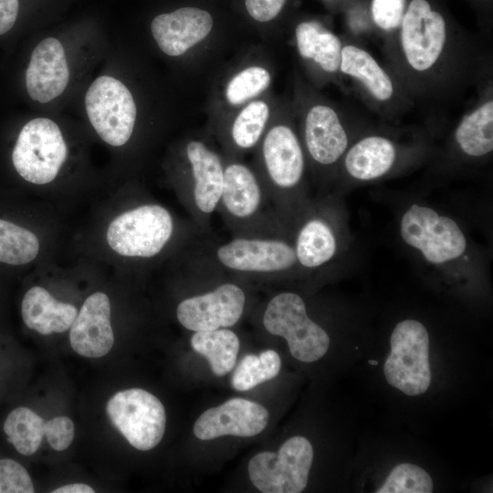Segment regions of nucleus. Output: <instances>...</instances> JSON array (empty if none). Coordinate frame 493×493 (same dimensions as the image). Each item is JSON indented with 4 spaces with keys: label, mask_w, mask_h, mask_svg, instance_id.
<instances>
[{
    "label": "nucleus",
    "mask_w": 493,
    "mask_h": 493,
    "mask_svg": "<svg viewBox=\"0 0 493 493\" xmlns=\"http://www.w3.org/2000/svg\"><path fill=\"white\" fill-rule=\"evenodd\" d=\"M253 152V168L284 225L292 213L293 194L299 190L305 174L303 145L292 124L275 114Z\"/></svg>",
    "instance_id": "1"
},
{
    "label": "nucleus",
    "mask_w": 493,
    "mask_h": 493,
    "mask_svg": "<svg viewBox=\"0 0 493 493\" xmlns=\"http://www.w3.org/2000/svg\"><path fill=\"white\" fill-rule=\"evenodd\" d=\"M224 154L225 169L217 212L233 236H286L253 166Z\"/></svg>",
    "instance_id": "2"
},
{
    "label": "nucleus",
    "mask_w": 493,
    "mask_h": 493,
    "mask_svg": "<svg viewBox=\"0 0 493 493\" xmlns=\"http://www.w3.org/2000/svg\"><path fill=\"white\" fill-rule=\"evenodd\" d=\"M173 175V187L193 225L209 233L224 182L225 158L206 139H186L178 149Z\"/></svg>",
    "instance_id": "3"
},
{
    "label": "nucleus",
    "mask_w": 493,
    "mask_h": 493,
    "mask_svg": "<svg viewBox=\"0 0 493 493\" xmlns=\"http://www.w3.org/2000/svg\"><path fill=\"white\" fill-rule=\"evenodd\" d=\"M188 235L168 208L158 203H142L110 222L106 241L122 257L147 261L164 254L178 236Z\"/></svg>",
    "instance_id": "4"
},
{
    "label": "nucleus",
    "mask_w": 493,
    "mask_h": 493,
    "mask_svg": "<svg viewBox=\"0 0 493 493\" xmlns=\"http://www.w3.org/2000/svg\"><path fill=\"white\" fill-rule=\"evenodd\" d=\"M194 258L221 271L260 278L281 276L299 267L293 244L286 236H233L224 243L208 244L194 252Z\"/></svg>",
    "instance_id": "5"
},
{
    "label": "nucleus",
    "mask_w": 493,
    "mask_h": 493,
    "mask_svg": "<svg viewBox=\"0 0 493 493\" xmlns=\"http://www.w3.org/2000/svg\"><path fill=\"white\" fill-rule=\"evenodd\" d=\"M262 321L267 331L287 341L291 355L300 362H316L329 349L328 333L309 317L303 299L295 292L274 296Z\"/></svg>",
    "instance_id": "6"
},
{
    "label": "nucleus",
    "mask_w": 493,
    "mask_h": 493,
    "mask_svg": "<svg viewBox=\"0 0 493 493\" xmlns=\"http://www.w3.org/2000/svg\"><path fill=\"white\" fill-rule=\"evenodd\" d=\"M391 351L383 373L387 383L407 395L425 393L431 383L429 334L418 320L397 323L390 338Z\"/></svg>",
    "instance_id": "7"
},
{
    "label": "nucleus",
    "mask_w": 493,
    "mask_h": 493,
    "mask_svg": "<svg viewBox=\"0 0 493 493\" xmlns=\"http://www.w3.org/2000/svg\"><path fill=\"white\" fill-rule=\"evenodd\" d=\"M67 156L68 146L58 125L47 118H36L20 131L12 163L25 181L45 185L57 178Z\"/></svg>",
    "instance_id": "8"
},
{
    "label": "nucleus",
    "mask_w": 493,
    "mask_h": 493,
    "mask_svg": "<svg viewBox=\"0 0 493 493\" xmlns=\"http://www.w3.org/2000/svg\"><path fill=\"white\" fill-rule=\"evenodd\" d=\"M222 13L212 0H194L154 16L150 29L163 53L181 57L205 44L217 32Z\"/></svg>",
    "instance_id": "9"
},
{
    "label": "nucleus",
    "mask_w": 493,
    "mask_h": 493,
    "mask_svg": "<svg viewBox=\"0 0 493 493\" xmlns=\"http://www.w3.org/2000/svg\"><path fill=\"white\" fill-rule=\"evenodd\" d=\"M88 118L100 138L121 147L132 136L137 107L130 89L110 76L97 78L85 95Z\"/></svg>",
    "instance_id": "10"
},
{
    "label": "nucleus",
    "mask_w": 493,
    "mask_h": 493,
    "mask_svg": "<svg viewBox=\"0 0 493 493\" xmlns=\"http://www.w3.org/2000/svg\"><path fill=\"white\" fill-rule=\"evenodd\" d=\"M400 234L408 246L434 265L457 259L467 246L466 236L455 220L417 204L403 215Z\"/></svg>",
    "instance_id": "11"
},
{
    "label": "nucleus",
    "mask_w": 493,
    "mask_h": 493,
    "mask_svg": "<svg viewBox=\"0 0 493 493\" xmlns=\"http://www.w3.org/2000/svg\"><path fill=\"white\" fill-rule=\"evenodd\" d=\"M313 448L303 436L288 439L274 452H261L248 464L253 485L263 493H299L307 487Z\"/></svg>",
    "instance_id": "12"
},
{
    "label": "nucleus",
    "mask_w": 493,
    "mask_h": 493,
    "mask_svg": "<svg viewBox=\"0 0 493 493\" xmlns=\"http://www.w3.org/2000/svg\"><path fill=\"white\" fill-rule=\"evenodd\" d=\"M106 413L116 429L138 450L154 448L164 435V406L146 390L131 388L116 393L109 399Z\"/></svg>",
    "instance_id": "13"
},
{
    "label": "nucleus",
    "mask_w": 493,
    "mask_h": 493,
    "mask_svg": "<svg viewBox=\"0 0 493 493\" xmlns=\"http://www.w3.org/2000/svg\"><path fill=\"white\" fill-rule=\"evenodd\" d=\"M246 302V292L238 284L224 281L181 300L176 317L182 326L194 332L230 328L240 320Z\"/></svg>",
    "instance_id": "14"
},
{
    "label": "nucleus",
    "mask_w": 493,
    "mask_h": 493,
    "mask_svg": "<svg viewBox=\"0 0 493 493\" xmlns=\"http://www.w3.org/2000/svg\"><path fill=\"white\" fill-rule=\"evenodd\" d=\"M400 26L401 46L407 63L416 71L431 68L445 47L444 17L426 0H412Z\"/></svg>",
    "instance_id": "15"
},
{
    "label": "nucleus",
    "mask_w": 493,
    "mask_h": 493,
    "mask_svg": "<svg viewBox=\"0 0 493 493\" xmlns=\"http://www.w3.org/2000/svg\"><path fill=\"white\" fill-rule=\"evenodd\" d=\"M268 418L263 405L244 398H232L205 411L194 425V434L201 440L227 435L254 436L266 428Z\"/></svg>",
    "instance_id": "16"
},
{
    "label": "nucleus",
    "mask_w": 493,
    "mask_h": 493,
    "mask_svg": "<svg viewBox=\"0 0 493 493\" xmlns=\"http://www.w3.org/2000/svg\"><path fill=\"white\" fill-rule=\"evenodd\" d=\"M276 114L268 94L255 99L221 120L216 136L225 154L238 157L254 151Z\"/></svg>",
    "instance_id": "17"
},
{
    "label": "nucleus",
    "mask_w": 493,
    "mask_h": 493,
    "mask_svg": "<svg viewBox=\"0 0 493 493\" xmlns=\"http://www.w3.org/2000/svg\"><path fill=\"white\" fill-rule=\"evenodd\" d=\"M303 148L319 166H330L346 152L349 140L337 111L321 102L311 104L302 122Z\"/></svg>",
    "instance_id": "18"
},
{
    "label": "nucleus",
    "mask_w": 493,
    "mask_h": 493,
    "mask_svg": "<svg viewBox=\"0 0 493 493\" xmlns=\"http://www.w3.org/2000/svg\"><path fill=\"white\" fill-rule=\"evenodd\" d=\"M110 300L97 291L83 302L69 329V342L78 354L87 358L105 356L114 344Z\"/></svg>",
    "instance_id": "19"
},
{
    "label": "nucleus",
    "mask_w": 493,
    "mask_h": 493,
    "mask_svg": "<svg viewBox=\"0 0 493 493\" xmlns=\"http://www.w3.org/2000/svg\"><path fill=\"white\" fill-rule=\"evenodd\" d=\"M69 69L62 44L47 37L34 48L26 71V87L29 97L47 103L58 97L68 86Z\"/></svg>",
    "instance_id": "20"
},
{
    "label": "nucleus",
    "mask_w": 493,
    "mask_h": 493,
    "mask_svg": "<svg viewBox=\"0 0 493 493\" xmlns=\"http://www.w3.org/2000/svg\"><path fill=\"white\" fill-rule=\"evenodd\" d=\"M273 76L267 64L250 60L243 63L224 79L217 104L221 120L247 102L267 94Z\"/></svg>",
    "instance_id": "21"
},
{
    "label": "nucleus",
    "mask_w": 493,
    "mask_h": 493,
    "mask_svg": "<svg viewBox=\"0 0 493 493\" xmlns=\"http://www.w3.org/2000/svg\"><path fill=\"white\" fill-rule=\"evenodd\" d=\"M78 311L73 304L58 300L41 286L30 288L21 304L24 323L41 335L68 330Z\"/></svg>",
    "instance_id": "22"
},
{
    "label": "nucleus",
    "mask_w": 493,
    "mask_h": 493,
    "mask_svg": "<svg viewBox=\"0 0 493 493\" xmlns=\"http://www.w3.org/2000/svg\"><path fill=\"white\" fill-rule=\"evenodd\" d=\"M299 267L320 268L336 255L335 231L327 218L320 214L306 216L297 228L292 242Z\"/></svg>",
    "instance_id": "23"
},
{
    "label": "nucleus",
    "mask_w": 493,
    "mask_h": 493,
    "mask_svg": "<svg viewBox=\"0 0 493 493\" xmlns=\"http://www.w3.org/2000/svg\"><path fill=\"white\" fill-rule=\"evenodd\" d=\"M396 159L392 141L371 135L361 139L346 152L344 167L348 174L360 181L375 180L386 174Z\"/></svg>",
    "instance_id": "24"
},
{
    "label": "nucleus",
    "mask_w": 493,
    "mask_h": 493,
    "mask_svg": "<svg viewBox=\"0 0 493 493\" xmlns=\"http://www.w3.org/2000/svg\"><path fill=\"white\" fill-rule=\"evenodd\" d=\"M295 42L299 56L328 74L339 71L341 42L317 20L299 22L295 28Z\"/></svg>",
    "instance_id": "25"
},
{
    "label": "nucleus",
    "mask_w": 493,
    "mask_h": 493,
    "mask_svg": "<svg viewBox=\"0 0 493 493\" xmlns=\"http://www.w3.org/2000/svg\"><path fill=\"white\" fill-rule=\"evenodd\" d=\"M339 70L359 80L377 100L386 101L393 95L389 75L370 53L359 47H342Z\"/></svg>",
    "instance_id": "26"
},
{
    "label": "nucleus",
    "mask_w": 493,
    "mask_h": 493,
    "mask_svg": "<svg viewBox=\"0 0 493 493\" xmlns=\"http://www.w3.org/2000/svg\"><path fill=\"white\" fill-rule=\"evenodd\" d=\"M460 150L470 157H482L493 150V100H487L466 115L455 131Z\"/></svg>",
    "instance_id": "27"
},
{
    "label": "nucleus",
    "mask_w": 493,
    "mask_h": 493,
    "mask_svg": "<svg viewBox=\"0 0 493 493\" xmlns=\"http://www.w3.org/2000/svg\"><path fill=\"white\" fill-rule=\"evenodd\" d=\"M194 351L207 359L212 372L224 376L235 366L240 342L237 335L227 328L196 331L191 338Z\"/></svg>",
    "instance_id": "28"
},
{
    "label": "nucleus",
    "mask_w": 493,
    "mask_h": 493,
    "mask_svg": "<svg viewBox=\"0 0 493 493\" xmlns=\"http://www.w3.org/2000/svg\"><path fill=\"white\" fill-rule=\"evenodd\" d=\"M4 431L18 453L31 456L38 450L46 435V420L33 410L20 406L7 415Z\"/></svg>",
    "instance_id": "29"
},
{
    "label": "nucleus",
    "mask_w": 493,
    "mask_h": 493,
    "mask_svg": "<svg viewBox=\"0 0 493 493\" xmlns=\"http://www.w3.org/2000/svg\"><path fill=\"white\" fill-rule=\"evenodd\" d=\"M40 251V241L31 230L0 218V262L21 266L32 262Z\"/></svg>",
    "instance_id": "30"
},
{
    "label": "nucleus",
    "mask_w": 493,
    "mask_h": 493,
    "mask_svg": "<svg viewBox=\"0 0 493 493\" xmlns=\"http://www.w3.org/2000/svg\"><path fill=\"white\" fill-rule=\"evenodd\" d=\"M280 367V357L273 350H266L258 355L247 354L235 369L231 385L236 391L250 390L276 377Z\"/></svg>",
    "instance_id": "31"
},
{
    "label": "nucleus",
    "mask_w": 493,
    "mask_h": 493,
    "mask_svg": "<svg viewBox=\"0 0 493 493\" xmlns=\"http://www.w3.org/2000/svg\"><path fill=\"white\" fill-rule=\"evenodd\" d=\"M433 480L421 467L411 463L399 464L391 470L377 493H431Z\"/></svg>",
    "instance_id": "32"
},
{
    "label": "nucleus",
    "mask_w": 493,
    "mask_h": 493,
    "mask_svg": "<svg viewBox=\"0 0 493 493\" xmlns=\"http://www.w3.org/2000/svg\"><path fill=\"white\" fill-rule=\"evenodd\" d=\"M236 13L253 26L268 27L283 15L288 0H232Z\"/></svg>",
    "instance_id": "33"
},
{
    "label": "nucleus",
    "mask_w": 493,
    "mask_h": 493,
    "mask_svg": "<svg viewBox=\"0 0 493 493\" xmlns=\"http://www.w3.org/2000/svg\"><path fill=\"white\" fill-rule=\"evenodd\" d=\"M33 492L34 485L26 469L13 459H0V493Z\"/></svg>",
    "instance_id": "34"
},
{
    "label": "nucleus",
    "mask_w": 493,
    "mask_h": 493,
    "mask_svg": "<svg viewBox=\"0 0 493 493\" xmlns=\"http://www.w3.org/2000/svg\"><path fill=\"white\" fill-rule=\"evenodd\" d=\"M405 0H372V15L374 23L383 30H392L401 25Z\"/></svg>",
    "instance_id": "35"
},
{
    "label": "nucleus",
    "mask_w": 493,
    "mask_h": 493,
    "mask_svg": "<svg viewBox=\"0 0 493 493\" xmlns=\"http://www.w3.org/2000/svg\"><path fill=\"white\" fill-rule=\"evenodd\" d=\"M75 426L67 416H57L46 421V438L56 451L66 450L72 443Z\"/></svg>",
    "instance_id": "36"
},
{
    "label": "nucleus",
    "mask_w": 493,
    "mask_h": 493,
    "mask_svg": "<svg viewBox=\"0 0 493 493\" xmlns=\"http://www.w3.org/2000/svg\"><path fill=\"white\" fill-rule=\"evenodd\" d=\"M19 9L18 0H0V36L15 25Z\"/></svg>",
    "instance_id": "37"
},
{
    "label": "nucleus",
    "mask_w": 493,
    "mask_h": 493,
    "mask_svg": "<svg viewBox=\"0 0 493 493\" xmlns=\"http://www.w3.org/2000/svg\"><path fill=\"white\" fill-rule=\"evenodd\" d=\"M53 493H94V489L85 483H72L59 487Z\"/></svg>",
    "instance_id": "38"
},
{
    "label": "nucleus",
    "mask_w": 493,
    "mask_h": 493,
    "mask_svg": "<svg viewBox=\"0 0 493 493\" xmlns=\"http://www.w3.org/2000/svg\"><path fill=\"white\" fill-rule=\"evenodd\" d=\"M369 363L372 364V365H377L378 364V362L376 361H372V360L369 361Z\"/></svg>",
    "instance_id": "39"
}]
</instances>
